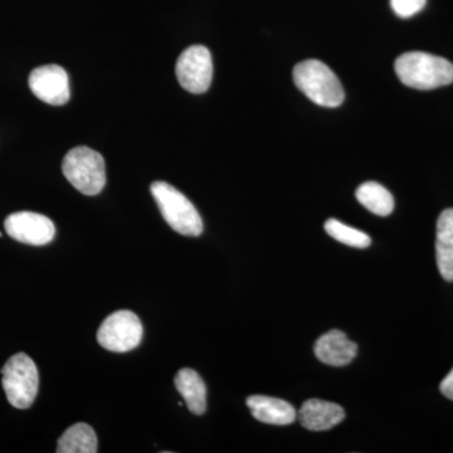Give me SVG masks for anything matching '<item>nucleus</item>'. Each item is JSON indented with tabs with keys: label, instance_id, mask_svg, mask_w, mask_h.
<instances>
[{
	"label": "nucleus",
	"instance_id": "14",
	"mask_svg": "<svg viewBox=\"0 0 453 453\" xmlns=\"http://www.w3.org/2000/svg\"><path fill=\"white\" fill-rule=\"evenodd\" d=\"M174 383L186 401L188 410L196 416L204 414L207 410V388L201 375L193 369H180L175 375Z\"/></svg>",
	"mask_w": 453,
	"mask_h": 453
},
{
	"label": "nucleus",
	"instance_id": "13",
	"mask_svg": "<svg viewBox=\"0 0 453 453\" xmlns=\"http://www.w3.org/2000/svg\"><path fill=\"white\" fill-rule=\"evenodd\" d=\"M436 258L441 276L453 282V208L443 211L437 220Z\"/></svg>",
	"mask_w": 453,
	"mask_h": 453
},
{
	"label": "nucleus",
	"instance_id": "20",
	"mask_svg": "<svg viewBox=\"0 0 453 453\" xmlns=\"http://www.w3.org/2000/svg\"><path fill=\"white\" fill-rule=\"evenodd\" d=\"M0 237H2V232H0Z\"/></svg>",
	"mask_w": 453,
	"mask_h": 453
},
{
	"label": "nucleus",
	"instance_id": "19",
	"mask_svg": "<svg viewBox=\"0 0 453 453\" xmlns=\"http://www.w3.org/2000/svg\"><path fill=\"white\" fill-rule=\"evenodd\" d=\"M441 393L446 396V398L453 401V369L449 374L443 378L442 383L440 386Z\"/></svg>",
	"mask_w": 453,
	"mask_h": 453
},
{
	"label": "nucleus",
	"instance_id": "17",
	"mask_svg": "<svg viewBox=\"0 0 453 453\" xmlns=\"http://www.w3.org/2000/svg\"><path fill=\"white\" fill-rule=\"evenodd\" d=\"M325 231L339 242L347 244L354 249H366L371 246L372 240L365 232L339 222L338 219H329L325 222Z\"/></svg>",
	"mask_w": 453,
	"mask_h": 453
},
{
	"label": "nucleus",
	"instance_id": "8",
	"mask_svg": "<svg viewBox=\"0 0 453 453\" xmlns=\"http://www.w3.org/2000/svg\"><path fill=\"white\" fill-rule=\"evenodd\" d=\"M9 237L31 246H44L55 238L56 228L49 217L33 211H17L4 222Z\"/></svg>",
	"mask_w": 453,
	"mask_h": 453
},
{
	"label": "nucleus",
	"instance_id": "11",
	"mask_svg": "<svg viewBox=\"0 0 453 453\" xmlns=\"http://www.w3.org/2000/svg\"><path fill=\"white\" fill-rule=\"evenodd\" d=\"M297 418L301 426L309 431H329L344 421L345 412L342 407L333 402L309 399L301 405Z\"/></svg>",
	"mask_w": 453,
	"mask_h": 453
},
{
	"label": "nucleus",
	"instance_id": "9",
	"mask_svg": "<svg viewBox=\"0 0 453 453\" xmlns=\"http://www.w3.org/2000/svg\"><path fill=\"white\" fill-rule=\"evenodd\" d=\"M29 88L35 97L53 106H62L70 100L68 74L61 65H47L29 74Z\"/></svg>",
	"mask_w": 453,
	"mask_h": 453
},
{
	"label": "nucleus",
	"instance_id": "18",
	"mask_svg": "<svg viewBox=\"0 0 453 453\" xmlns=\"http://www.w3.org/2000/svg\"><path fill=\"white\" fill-rule=\"evenodd\" d=\"M427 4V0H390V7L399 18L416 16Z\"/></svg>",
	"mask_w": 453,
	"mask_h": 453
},
{
	"label": "nucleus",
	"instance_id": "5",
	"mask_svg": "<svg viewBox=\"0 0 453 453\" xmlns=\"http://www.w3.org/2000/svg\"><path fill=\"white\" fill-rule=\"evenodd\" d=\"M2 384L9 403L18 410L31 407L38 393L40 375L35 362L25 353L9 357L2 369Z\"/></svg>",
	"mask_w": 453,
	"mask_h": 453
},
{
	"label": "nucleus",
	"instance_id": "12",
	"mask_svg": "<svg viewBox=\"0 0 453 453\" xmlns=\"http://www.w3.org/2000/svg\"><path fill=\"white\" fill-rule=\"evenodd\" d=\"M247 407L257 421L267 425L288 426L297 419L294 405L282 399L266 395H251L247 398Z\"/></svg>",
	"mask_w": 453,
	"mask_h": 453
},
{
	"label": "nucleus",
	"instance_id": "6",
	"mask_svg": "<svg viewBox=\"0 0 453 453\" xmlns=\"http://www.w3.org/2000/svg\"><path fill=\"white\" fill-rule=\"evenodd\" d=\"M142 325L129 310H120L107 316L97 332V342L106 350L127 353L142 342Z\"/></svg>",
	"mask_w": 453,
	"mask_h": 453
},
{
	"label": "nucleus",
	"instance_id": "1",
	"mask_svg": "<svg viewBox=\"0 0 453 453\" xmlns=\"http://www.w3.org/2000/svg\"><path fill=\"white\" fill-rule=\"evenodd\" d=\"M395 70L403 85L416 89L427 91L453 82L451 62L431 53H403L396 58Z\"/></svg>",
	"mask_w": 453,
	"mask_h": 453
},
{
	"label": "nucleus",
	"instance_id": "10",
	"mask_svg": "<svg viewBox=\"0 0 453 453\" xmlns=\"http://www.w3.org/2000/svg\"><path fill=\"white\" fill-rule=\"evenodd\" d=\"M314 353L324 365L345 366L357 357V345L340 330H330L316 340Z\"/></svg>",
	"mask_w": 453,
	"mask_h": 453
},
{
	"label": "nucleus",
	"instance_id": "4",
	"mask_svg": "<svg viewBox=\"0 0 453 453\" xmlns=\"http://www.w3.org/2000/svg\"><path fill=\"white\" fill-rule=\"evenodd\" d=\"M62 172L68 181L85 196H97L106 184L105 160L88 146H79L65 154Z\"/></svg>",
	"mask_w": 453,
	"mask_h": 453
},
{
	"label": "nucleus",
	"instance_id": "3",
	"mask_svg": "<svg viewBox=\"0 0 453 453\" xmlns=\"http://www.w3.org/2000/svg\"><path fill=\"white\" fill-rule=\"evenodd\" d=\"M150 190L163 219L175 232L189 237L203 234L201 214L186 196L165 181H155Z\"/></svg>",
	"mask_w": 453,
	"mask_h": 453
},
{
	"label": "nucleus",
	"instance_id": "16",
	"mask_svg": "<svg viewBox=\"0 0 453 453\" xmlns=\"http://www.w3.org/2000/svg\"><path fill=\"white\" fill-rule=\"evenodd\" d=\"M357 199L363 207L380 217H387L395 211V198L387 188L375 181H366L357 189Z\"/></svg>",
	"mask_w": 453,
	"mask_h": 453
},
{
	"label": "nucleus",
	"instance_id": "7",
	"mask_svg": "<svg viewBox=\"0 0 453 453\" xmlns=\"http://www.w3.org/2000/svg\"><path fill=\"white\" fill-rule=\"evenodd\" d=\"M178 82L192 94H204L213 79V61L210 50L204 46L189 47L179 56L175 67Z\"/></svg>",
	"mask_w": 453,
	"mask_h": 453
},
{
	"label": "nucleus",
	"instance_id": "2",
	"mask_svg": "<svg viewBox=\"0 0 453 453\" xmlns=\"http://www.w3.org/2000/svg\"><path fill=\"white\" fill-rule=\"evenodd\" d=\"M294 81L316 105L332 109L344 103L345 92L338 76L318 59H308L295 65Z\"/></svg>",
	"mask_w": 453,
	"mask_h": 453
},
{
	"label": "nucleus",
	"instance_id": "15",
	"mask_svg": "<svg viewBox=\"0 0 453 453\" xmlns=\"http://www.w3.org/2000/svg\"><path fill=\"white\" fill-rule=\"evenodd\" d=\"M97 437L91 426L77 423L65 429L57 445V453H96Z\"/></svg>",
	"mask_w": 453,
	"mask_h": 453
}]
</instances>
